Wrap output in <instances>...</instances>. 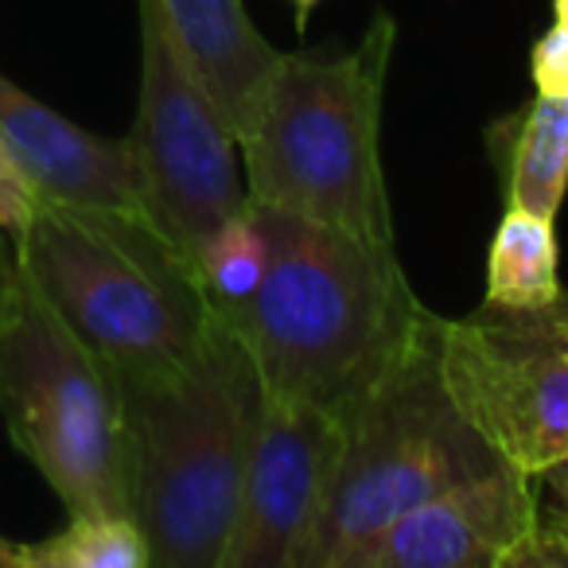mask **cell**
Segmentation results:
<instances>
[{"instance_id": "19", "label": "cell", "mask_w": 568, "mask_h": 568, "mask_svg": "<svg viewBox=\"0 0 568 568\" xmlns=\"http://www.w3.org/2000/svg\"><path fill=\"white\" fill-rule=\"evenodd\" d=\"M537 565L568 568V514L565 510H549V506H541L537 537L529 541L526 557H521V568H537Z\"/></svg>"}, {"instance_id": "7", "label": "cell", "mask_w": 568, "mask_h": 568, "mask_svg": "<svg viewBox=\"0 0 568 568\" xmlns=\"http://www.w3.org/2000/svg\"><path fill=\"white\" fill-rule=\"evenodd\" d=\"M136 24L141 94L129 141L144 175L149 214L195 265L206 237L250 199L237 136L183 55L164 4L136 0Z\"/></svg>"}, {"instance_id": "2", "label": "cell", "mask_w": 568, "mask_h": 568, "mask_svg": "<svg viewBox=\"0 0 568 568\" xmlns=\"http://www.w3.org/2000/svg\"><path fill=\"white\" fill-rule=\"evenodd\" d=\"M121 397L129 514L149 545V568H219L261 405L242 339L214 316L187 363L121 378Z\"/></svg>"}, {"instance_id": "9", "label": "cell", "mask_w": 568, "mask_h": 568, "mask_svg": "<svg viewBox=\"0 0 568 568\" xmlns=\"http://www.w3.org/2000/svg\"><path fill=\"white\" fill-rule=\"evenodd\" d=\"M347 420L261 389L237 514L219 568H301Z\"/></svg>"}, {"instance_id": "5", "label": "cell", "mask_w": 568, "mask_h": 568, "mask_svg": "<svg viewBox=\"0 0 568 568\" xmlns=\"http://www.w3.org/2000/svg\"><path fill=\"white\" fill-rule=\"evenodd\" d=\"M436 324L440 316H428L409 351L347 413L301 568H351L405 510L503 464L444 389Z\"/></svg>"}, {"instance_id": "3", "label": "cell", "mask_w": 568, "mask_h": 568, "mask_svg": "<svg viewBox=\"0 0 568 568\" xmlns=\"http://www.w3.org/2000/svg\"><path fill=\"white\" fill-rule=\"evenodd\" d=\"M394 40V17L374 12L363 40L343 55L284 51L237 136L250 203L304 214L366 242H394L382 164Z\"/></svg>"}, {"instance_id": "23", "label": "cell", "mask_w": 568, "mask_h": 568, "mask_svg": "<svg viewBox=\"0 0 568 568\" xmlns=\"http://www.w3.org/2000/svg\"><path fill=\"white\" fill-rule=\"evenodd\" d=\"M316 4H320V0H296V9H301V20L308 17V12L316 9Z\"/></svg>"}, {"instance_id": "10", "label": "cell", "mask_w": 568, "mask_h": 568, "mask_svg": "<svg viewBox=\"0 0 568 568\" xmlns=\"http://www.w3.org/2000/svg\"><path fill=\"white\" fill-rule=\"evenodd\" d=\"M537 521L541 483L498 464L405 510L351 568H521Z\"/></svg>"}, {"instance_id": "22", "label": "cell", "mask_w": 568, "mask_h": 568, "mask_svg": "<svg viewBox=\"0 0 568 568\" xmlns=\"http://www.w3.org/2000/svg\"><path fill=\"white\" fill-rule=\"evenodd\" d=\"M552 17L557 24H568V0H552Z\"/></svg>"}, {"instance_id": "14", "label": "cell", "mask_w": 568, "mask_h": 568, "mask_svg": "<svg viewBox=\"0 0 568 568\" xmlns=\"http://www.w3.org/2000/svg\"><path fill=\"white\" fill-rule=\"evenodd\" d=\"M552 219L506 211L487 257V308L545 312L565 304Z\"/></svg>"}, {"instance_id": "18", "label": "cell", "mask_w": 568, "mask_h": 568, "mask_svg": "<svg viewBox=\"0 0 568 568\" xmlns=\"http://www.w3.org/2000/svg\"><path fill=\"white\" fill-rule=\"evenodd\" d=\"M36 191L32 183L24 180L17 156L9 152L4 136H0V237H17L24 230V222L32 219L36 211Z\"/></svg>"}, {"instance_id": "15", "label": "cell", "mask_w": 568, "mask_h": 568, "mask_svg": "<svg viewBox=\"0 0 568 568\" xmlns=\"http://www.w3.org/2000/svg\"><path fill=\"white\" fill-rule=\"evenodd\" d=\"M4 568H149V545L129 514H67V526L40 541H9Z\"/></svg>"}, {"instance_id": "12", "label": "cell", "mask_w": 568, "mask_h": 568, "mask_svg": "<svg viewBox=\"0 0 568 568\" xmlns=\"http://www.w3.org/2000/svg\"><path fill=\"white\" fill-rule=\"evenodd\" d=\"M160 4L206 94L230 121L234 136H242L284 51H276L261 36L242 0H160Z\"/></svg>"}, {"instance_id": "8", "label": "cell", "mask_w": 568, "mask_h": 568, "mask_svg": "<svg viewBox=\"0 0 568 568\" xmlns=\"http://www.w3.org/2000/svg\"><path fill=\"white\" fill-rule=\"evenodd\" d=\"M444 389L503 464L526 475L568 456V301L436 324Z\"/></svg>"}, {"instance_id": "16", "label": "cell", "mask_w": 568, "mask_h": 568, "mask_svg": "<svg viewBox=\"0 0 568 568\" xmlns=\"http://www.w3.org/2000/svg\"><path fill=\"white\" fill-rule=\"evenodd\" d=\"M265 230H261L257 214H253V203L245 199L242 211L230 214L206 237L195 257L199 281H203V293L211 301L214 316H230V312L250 301L261 273H265Z\"/></svg>"}, {"instance_id": "13", "label": "cell", "mask_w": 568, "mask_h": 568, "mask_svg": "<svg viewBox=\"0 0 568 568\" xmlns=\"http://www.w3.org/2000/svg\"><path fill=\"white\" fill-rule=\"evenodd\" d=\"M506 211L541 214L557 222L568 191V102L534 94L514 118L503 152Z\"/></svg>"}, {"instance_id": "21", "label": "cell", "mask_w": 568, "mask_h": 568, "mask_svg": "<svg viewBox=\"0 0 568 568\" xmlns=\"http://www.w3.org/2000/svg\"><path fill=\"white\" fill-rule=\"evenodd\" d=\"M20 281V265H17V250H12V237H0V324H4V312L9 301L17 293Z\"/></svg>"}, {"instance_id": "24", "label": "cell", "mask_w": 568, "mask_h": 568, "mask_svg": "<svg viewBox=\"0 0 568 568\" xmlns=\"http://www.w3.org/2000/svg\"><path fill=\"white\" fill-rule=\"evenodd\" d=\"M4 545H9V537H0V552H4Z\"/></svg>"}, {"instance_id": "17", "label": "cell", "mask_w": 568, "mask_h": 568, "mask_svg": "<svg viewBox=\"0 0 568 568\" xmlns=\"http://www.w3.org/2000/svg\"><path fill=\"white\" fill-rule=\"evenodd\" d=\"M529 79L545 98L568 102V24H552L529 51Z\"/></svg>"}, {"instance_id": "1", "label": "cell", "mask_w": 568, "mask_h": 568, "mask_svg": "<svg viewBox=\"0 0 568 568\" xmlns=\"http://www.w3.org/2000/svg\"><path fill=\"white\" fill-rule=\"evenodd\" d=\"M265 273L226 320L261 389L347 413L409 351L433 312L409 288L394 242H366L327 222L253 203Z\"/></svg>"}, {"instance_id": "4", "label": "cell", "mask_w": 568, "mask_h": 568, "mask_svg": "<svg viewBox=\"0 0 568 568\" xmlns=\"http://www.w3.org/2000/svg\"><path fill=\"white\" fill-rule=\"evenodd\" d=\"M17 265L118 378L183 366L211 332L199 268L152 214L36 203Z\"/></svg>"}, {"instance_id": "11", "label": "cell", "mask_w": 568, "mask_h": 568, "mask_svg": "<svg viewBox=\"0 0 568 568\" xmlns=\"http://www.w3.org/2000/svg\"><path fill=\"white\" fill-rule=\"evenodd\" d=\"M0 136L40 203L149 214L133 141H105L74 125L0 71Z\"/></svg>"}, {"instance_id": "6", "label": "cell", "mask_w": 568, "mask_h": 568, "mask_svg": "<svg viewBox=\"0 0 568 568\" xmlns=\"http://www.w3.org/2000/svg\"><path fill=\"white\" fill-rule=\"evenodd\" d=\"M0 417L67 514H129L118 371L63 324L24 273L0 324Z\"/></svg>"}, {"instance_id": "20", "label": "cell", "mask_w": 568, "mask_h": 568, "mask_svg": "<svg viewBox=\"0 0 568 568\" xmlns=\"http://www.w3.org/2000/svg\"><path fill=\"white\" fill-rule=\"evenodd\" d=\"M537 483L545 487V506H549V510H565L568 514V456L557 459L549 471L537 475Z\"/></svg>"}]
</instances>
